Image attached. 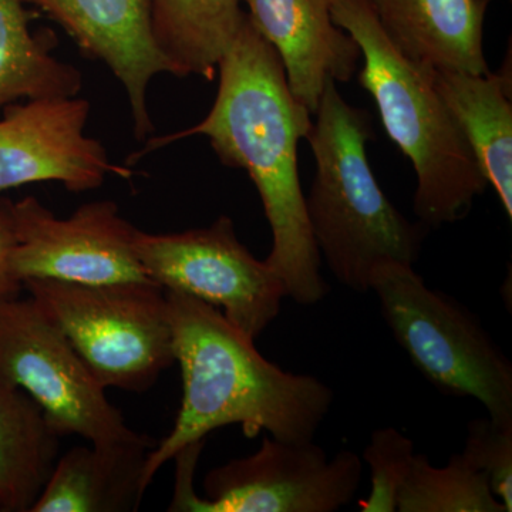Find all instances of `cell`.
Segmentation results:
<instances>
[{"label":"cell","instance_id":"6da1fadb","mask_svg":"<svg viewBox=\"0 0 512 512\" xmlns=\"http://www.w3.org/2000/svg\"><path fill=\"white\" fill-rule=\"evenodd\" d=\"M218 72L220 86L207 117L187 130L151 138L143 154L205 136L222 164L247 171L272 231L266 264L284 284L285 296L299 305H315L330 286L320 274L322 258L298 171V143L311 131L313 116L292 96L281 57L248 15Z\"/></svg>","mask_w":512,"mask_h":512},{"label":"cell","instance_id":"7a4b0ae2","mask_svg":"<svg viewBox=\"0 0 512 512\" xmlns=\"http://www.w3.org/2000/svg\"><path fill=\"white\" fill-rule=\"evenodd\" d=\"M165 296L183 402L171 433L148 453L147 488L178 451L221 427L239 424L248 439L261 431L285 443L315 439L335 399L328 384L269 362L215 306L187 293Z\"/></svg>","mask_w":512,"mask_h":512},{"label":"cell","instance_id":"3957f363","mask_svg":"<svg viewBox=\"0 0 512 512\" xmlns=\"http://www.w3.org/2000/svg\"><path fill=\"white\" fill-rule=\"evenodd\" d=\"M313 117L306 140L316 171L305 197L312 237L340 284L366 293L380 265L416 264L427 227L407 220L384 195L367 160L372 121L340 96L335 80Z\"/></svg>","mask_w":512,"mask_h":512},{"label":"cell","instance_id":"277c9868","mask_svg":"<svg viewBox=\"0 0 512 512\" xmlns=\"http://www.w3.org/2000/svg\"><path fill=\"white\" fill-rule=\"evenodd\" d=\"M332 19L360 47V86L375 99L390 140L413 164L414 214L434 228L464 220L488 183L437 92L434 69L412 62L394 47L367 0H336Z\"/></svg>","mask_w":512,"mask_h":512},{"label":"cell","instance_id":"5b68a950","mask_svg":"<svg viewBox=\"0 0 512 512\" xmlns=\"http://www.w3.org/2000/svg\"><path fill=\"white\" fill-rule=\"evenodd\" d=\"M370 291L396 342L437 390L473 397L490 419L512 423L510 359L474 313L400 262L376 268Z\"/></svg>","mask_w":512,"mask_h":512},{"label":"cell","instance_id":"8992f818","mask_svg":"<svg viewBox=\"0 0 512 512\" xmlns=\"http://www.w3.org/2000/svg\"><path fill=\"white\" fill-rule=\"evenodd\" d=\"M23 289L106 389L146 392L175 363L167 296L156 282L28 279Z\"/></svg>","mask_w":512,"mask_h":512},{"label":"cell","instance_id":"52a82bcc","mask_svg":"<svg viewBox=\"0 0 512 512\" xmlns=\"http://www.w3.org/2000/svg\"><path fill=\"white\" fill-rule=\"evenodd\" d=\"M0 382L28 394L62 439L76 434L104 446L143 436L30 296L0 302Z\"/></svg>","mask_w":512,"mask_h":512},{"label":"cell","instance_id":"ba28073f","mask_svg":"<svg viewBox=\"0 0 512 512\" xmlns=\"http://www.w3.org/2000/svg\"><path fill=\"white\" fill-rule=\"evenodd\" d=\"M134 247L151 281L215 306L251 339L281 313L284 284L239 241L234 221L225 215L210 227L174 234L138 229Z\"/></svg>","mask_w":512,"mask_h":512},{"label":"cell","instance_id":"9c48e42d","mask_svg":"<svg viewBox=\"0 0 512 512\" xmlns=\"http://www.w3.org/2000/svg\"><path fill=\"white\" fill-rule=\"evenodd\" d=\"M362 476L363 460L353 451L329 458L313 440L265 437L252 456L205 476L194 512H335L355 498Z\"/></svg>","mask_w":512,"mask_h":512},{"label":"cell","instance_id":"30bf717a","mask_svg":"<svg viewBox=\"0 0 512 512\" xmlns=\"http://www.w3.org/2000/svg\"><path fill=\"white\" fill-rule=\"evenodd\" d=\"M12 214L18 239L13 269L22 282H151L134 247L138 229L121 217L116 202H89L69 218H57L37 198L26 197L12 202Z\"/></svg>","mask_w":512,"mask_h":512},{"label":"cell","instance_id":"8fae6325","mask_svg":"<svg viewBox=\"0 0 512 512\" xmlns=\"http://www.w3.org/2000/svg\"><path fill=\"white\" fill-rule=\"evenodd\" d=\"M90 103L79 97L33 99L5 106L0 120V191L60 183L72 192L96 190L109 175L133 177L87 136Z\"/></svg>","mask_w":512,"mask_h":512},{"label":"cell","instance_id":"7c38bea8","mask_svg":"<svg viewBox=\"0 0 512 512\" xmlns=\"http://www.w3.org/2000/svg\"><path fill=\"white\" fill-rule=\"evenodd\" d=\"M55 20L82 52L100 60L126 90L134 133L144 140L154 130L148 86L158 74H173L151 29L148 0H25Z\"/></svg>","mask_w":512,"mask_h":512},{"label":"cell","instance_id":"4fadbf2b","mask_svg":"<svg viewBox=\"0 0 512 512\" xmlns=\"http://www.w3.org/2000/svg\"><path fill=\"white\" fill-rule=\"evenodd\" d=\"M336 0H245L252 26L284 64L289 90L315 116L330 79L348 83L362 52L335 25Z\"/></svg>","mask_w":512,"mask_h":512},{"label":"cell","instance_id":"5bb4252c","mask_svg":"<svg viewBox=\"0 0 512 512\" xmlns=\"http://www.w3.org/2000/svg\"><path fill=\"white\" fill-rule=\"evenodd\" d=\"M394 47L436 70L490 72L484 56L483 0H367Z\"/></svg>","mask_w":512,"mask_h":512},{"label":"cell","instance_id":"9a60e30c","mask_svg":"<svg viewBox=\"0 0 512 512\" xmlns=\"http://www.w3.org/2000/svg\"><path fill=\"white\" fill-rule=\"evenodd\" d=\"M156 444L140 439L70 448L57 458L29 512H131L147 491L144 468Z\"/></svg>","mask_w":512,"mask_h":512},{"label":"cell","instance_id":"2e32d148","mask_svg":"<svg viewBox=\"0 0 512 512\" xmlns=\"http://www.w3.org/2000/svg\"><path fill=\"white\" fill-rule=\"evenodd\" d=\"M441 99L473 148L488 185L512 218L511 50L498 73L433 70Z\"/></svg>","mask_w":512,"mask_h":512},{"label":"cell","instance_id":"e0dca14e","mask_svg":"<svg viewBox=\"0 0 512 512\" xmlns=\"http://www.w3.org/2000/svg\"><path fill=\"white\" fill-rule=\"evenodd\" d=\"M151 29L173 76L214 80L247 13L239 0H148Z\"/></svg>","mask_w":512,"mask_h":512},{"label":"cell","instance_id":"ac0fdd59","mask_svg":"<svg viewBox=\"0 0 512 512\" xmlns=\"http://www.w3.org/2000/svg\"><path fill=\"white\" fill-rule=\"evenodd\" d=\"M60 440L42 409L0 382V512H29L59 458Z\"/></svg>","mask_w":512,"mask_h":512},{"label":"cell","instance_id":"d6986e66","mask_svg":"<svg viewBox=\"0 0 512 512\" xmlns=\"http://www.w3.org/2000/svg\"><path fill=\"white\" fill-rule=\"evenodd\" d=\"M25 5V0H0V106L22 99L76 97L82 73L53 56L52 30H30Z\"/></svg>","mask_w":512,"mask_h":512},{"label":"cell","instance_id":"ffe728a7","mask_svg":"<svg viewBox=\"0 0 512 512\" xmlns=\"http://www.w3.org/2000/svg\"><path fill=\"white\" fill-rule=\"evenodd\" d=\"M400 512H507L491 491L487 476L453 454L446 467H434L424 454L414 456L397 497Z\"/></svg>","mask_w":512,"mask_h":512},{"label":"cell","instance_id":"44dd1931","mask_svg":"<svg viewBox=\"0 0 512 512\" xmlns=\"http://www.w3.org/2000/svg\"><path fill=\"white\" fill-rule=\"evenodd\" d=\"M416 450L412 439L394 427L375 430L363 453L372 473V490L362 512H396L400 488L409 476Z\"/></svg>","mask_w":512,"mask_h":512},{"label":"cell","instance_id":"7402d4cb","mask_svg":"<svg viewBox=\"0 0 512 512\" xmlns=\"http://www.w3.org/2000/svg\"><path fill=\"white\" fill-rule=\"evenodd\" d=\"M461 456L487 476L491 491L511 512L512 423H498L490 417L471 421Z\"/></svg>","mask_w":512,"mask_h":512},{"label":"cell","instance_id":"603a6c76","mask_svg":"<svg viewBox=\"0 0 512 512\" xmlns=\"http://www.w3.org/2000/svg\"><path fill=\"white\" fill-rule=\"evenodd\" d=\"M16 239L15 221H13L12 202L0 198V302L20 296L23 282L13 269Z\"/></svg>","mask_w":512,"mask_h":512},{"label":"cell","instance_id":"cb8c5ba5","mask_svg":"<svg viewBox=\"0 0 512 512\" xmlns=\"http://www.w3.org/2000/svg\"><path fill=\"white\" fill-rule=\"evenodd\" d=\"M483 2H484V3H487V5H488V3H490V2H491V0H483Z\"/></svg>","mask_w":512,"mask_h":512}]
</instances>
